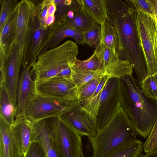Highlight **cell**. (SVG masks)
<instances>
[{"label":"cell","mask_w":157,"mask_h":157,"mask_svg":"<svg viewBox=\"0 0 157 157\" xmlns=\"http://www.w3.org/2000/svg\"><path fill=\"white\" fill-rule=\"evenodd\" d=\"M106 0L107 21L115 29L121 47L120 58L130 62L140 83L148 74L139 45L134 9L129 0Z\"/></svg>","instance_id":"6da1fadb"},{"label":"cell","mask_w":157,"mask_h":157,"mask_svg":"<svg viewBox=\"0 0 157 157\" xmlns=\"http://www.w3.org/2000/svg\"><path fill=\"white\" fill-rule=\"evenodd\" d=\"M120 79L119 104L129 118L137 135L145 138L157 120V100L146 96L132 75Z\"/></svg>","instance_id":"7a4b0ae2"},{"label":"cell","mask_w":157,"mask_h":157,"mask_svg":"<svg viewBox=\"0 0 157 157\" xmlns=\"http://www.w3.org/2000/svg\"><path fill=\"white\" fill-rule=\"evenodd\" d=\"M78 54L77 45L67 40L40 54L31 70L34 82L55 76L71 80V66L74 64Z\"/></svg>","instance_id":"3957f363"},{"label":"cell","mask_w":157,"mask_h":157,"mask_svg":"<svg viewBox=\"0 0 157 157\" xmlns=\"http://www.w3.org/2000/svg\"><path fill=\"white\" fill-rule=\"evenodd\" d=\"M137 135L129 118L119 105L107 124L89 138L93 149L91 157H106L117 146L136 140Z\"/></svg>","instance_id":"277c9868"},{"label":"cell","mask_w":157,"mask_h":157,"mask_svg":"<svg viewBox=\"0 0 157 157\" xmlns=\"http://www.w3.org/2000/svg\"><path fill=\"white\" fill-rule=\"evenodd\" d=\"M134 10L139 42L146 64L147 76L154 75L157 74L155 21L154 18L147 13Z\"/></svg>","instance_id":"5b68a950"},{"label":"cell","mask_w":157,"mask_h":157,"mask_svg":"<svg viewBox=\"0 0 157 157\" xmlns=\"http://www.w3.org/2000/svg\"><path fill=\"white\" fill-rule=\"evenodd\" d=\"M72 103L34 91L25 103L24 116L33 122L50 117H59Z\"/></svg>","instance_id":"8992f818"},{"label":"cell","mask_w":157,"mask_h":157,"mask_svg":"<svg viewBox=\"0 0 157 157\" xmlns=\"http://www.w3.org/2000/svg\"><path fill=\"white\" fill-rule=\"evenodd\" d=\"M39 8L36 6L29 26L24 51L22 66H31L41 53L50 31V26H44L40 23Z\"/></svg>","instance_id":"52a82bcc"},{"label":"cell","mask_w":157,"mask_h":157,"mask_svg":"<svg viewBox=\"0 0 157 157\" xmlns=\"http://www.w3.org/2000/svg\"><path fill=\"white\" fill-rule=\"evenodd\" d=\"M82 136L59 117L54 128L53 136L57 149L62 157H84Z\"/></svg>","instance_id":"ba28073f"},{"label":"cell","mask_w":157,"mask_h":157,"mask_svg":"<svg viewBox=\"0 0 157 157\" xmlns=\"http://www.w3.org/2000/svg\"><path fill=\"white\" fill-rule=\"evenodd\" d=\"M34 91L44 95L72 103L78 100V88L73 82L55 76L35 82Z\"/></svg>","instance_id":"9c48e42d"},{"label":"cell","mask_w":157,"mask_h":157,"mask_svg":"<svg viewBox=\"0 0 157 157\" xmlns=\"http://www.w3.org/2000/svg\"><path fill=\"white\" fill-rule=\"evenodd\" d=\"M18 47L13 43L6 56L0 55V71L11 102L16 109L17 91L22 63L19 56Z\"/></svg>","instance_id":"30bf717a"},{"label":"cell","mask_w":157,"mask_h":157,"mask_svg":"<svg viewBox=\"0 0 157 157\" xmlns=\"http://www.w3.org/2000/svg\"><path fill=\"white\" fill-rule=\"evenodd\" d=\"M120 79L109 78L101 94L98 109L96 117L98 132L109 122L119 105Z\"/></svg>","instance_id":"8fae6325"},{"label":"cell","mask_w":157,"mask_h":157,"mask_svg":"<svg viewBox=\"0 0 157 157\" xmlns=\"http://www.w3.org/2000/svg\"><path fill=\"white\" fill-rule=\"evenodd\" d=\"M59 117L82 136L89 138L98 132L96 119L82 107L78 100L73 102Z\"/></svg>","instance_id":"7c38bea8"},{"label":"cell","mask_w":157,"mask_h":157,"mask_svg":"<svg viewBox=\"0 0 157 157\" xmlns=\"http://www.w3.org/2000/svg\"><path fill=\"white\" fill-rule=\"evenodd\" d=\"M35 6L34 3L29 0H21L18 6V16L13 43L18 47L19 59L22 64L27 34Z\"/></svg>","instance_id":"4fadbf2b"},{"label":"cell","mask_w":157,"mask_h":157,"mask_svg":"<svg viewBox=\"0 0 157 157\" xmlns=\"http://www.w3.org/2000/svg\"><path fill=\"white\" fill-rule=\"evenodd\" d=\"M59 119V117H53L34 122L36 140H38L43 146L47 157H62L57 149L53 136L54 128Z\"/></svg>","instance_id":"5bb4252c"},{"label":"cell","mask_w":157,"mask_h":157,"mask_svg":"<svg viewBox=\"0 0 157 157\" xmlns=\"http://www.w3.org/2000/svg\"><path fill=\"white\" fill-rule=\"evenodd\" d=\"M68 37L73 38L78 44H84L82 31L64 25L60 20L56 19L50 25L49 33L40 54L49 48L57 47L61 41Z\"/></svg>","instance_id":"9a60e30c"},{"label":"cell","mask_w":157,"mask_h":157,"mask_svg":"<svg viewBox=\"0 0 157 157\" xmlns=\"http://www.w3.org/2000/svg\"><path fill=\"white\" fill-rule=\"evenodd\" d=\"M11 128L20 151L24 155L36 140L34 123L23 117L15 119Z\"/></svg>","instance_id":"2e32d148"},{"label":"cell","mask_w":157,"mask_h":157,"mask_svg":"<svg viewBox=\"0 0 157 157\" xmlns=\"http://www.w3.org/2000/svg\"><path fill=\"white\" fill-rule=\"evenodd\" d=\"M18 85L15 119L25 117V106L28 98L34 91L35 82L31 73V66L23 67Z\"/></svg>","instance_id":"e0dca14e"},{"label":"cell","mask_w":157,"mask_h":157,"mask_svg":"<svg viewBox=\"0 0 157 157\" xmlns=\"http://www.w3.org/2000/svg\"><path fill=\"white\" fill-rule=\"evenodd\" d=\"M23 155L13 135L11 125L0 116V157H21Z\"/></svg>","instance_id":"ac0fdd59"},{"label":"cell","mask_w":157,"mask_h":157,"mask_svg":"<svg viewBox=\"0 0 157 157\" xmlns=\"http://www.w3.org/2000/svg\"><path fill=\"white\" fill-rule=\"evenodd\" d=\"M18 6L9 16L0 32L1 55H7L13 44L18 16Z\"/></svg>","instance_id":"d6986e66"},{"label":"cell","mask_w":157,"mask_h":157,"mask_svg":"<svg viewBox=\"0 0 157 157\" xmlns=\"http://www.w3.org/2000/svg\"><path fill=\"white\" fill-rule=\"evenodd\" d=\"M81 10L102 26L108 18L106 0H77Z\"/></svg>","instance_id":"ffe728a7"},{"label":"cell","mask_w":157,"mask_h":157,"mask_svg":"<svg viewBox=\"0 0 157 157\" xmlns=\"http://www.w3.org/2000/svg\"><path fill=\"white\" fill-rule=\"evenodd\" d=\"M59 19L65 25L82 31L95 22L89 15L82 12L80 8L69 10L63 19Z\"/></svg>","instance_id":"44dd1931"},{"label":"cell","mask_w":157,"mask_h":157,"mask_svg":"<svg viewBox=\"0 0 157 157\" xmlns=\"http://www.w3.org/2000/svg\"><path fill=\"white\" fill-rule=\"evenodd\" d=\"M100 42L118 54L120 57L122 49L117 32L114 27L107 20L101 26Z\"/></svg>","instance_id":"7402d4cb"},{"label":"cell","mask_w":157,"mask_h":157,"mask_svg":"<svg viewBox=\"0 0 157 157\" xmlns=\"http://www.w3.org/2000/svg\"><path fill=\"white\" fill-rule=\"evenodd\" d=\"M139 140L122 144L112 150L106 157H139L143 148Z\"/></svg>","instance_id":"603a6c76"},{"label":"cell","mask_w":157,"mask_h":157,"mask_svg":"<svg viewBox=\"0 0 157 157\" xmlns=\"http://www.w3.org/2000/svg\"><path fill=\"white\" fill-rule=\"evenodd\" d=\"M16 115V108L12 103L7 90L3 85L0 86V116L12 125Z\"/></svg>","instance_id":"cb8c5ba5"},{"label":"cell","mask_w":157,"mask_h":157,"mask_svg":"<svg viewBox=\"0 0 157 157\" xmlns=\"http://www.w3.org/2000/svg\"><path fill=\"white\" fill-rule=\"evenodd\" d=\"M71 79L78 89L89 81L104 75L103 70L91 71L71 65Z\"/></svg>","instance_id":"d4e9b609"},{"label":"cell","mask_w":157,"mask_h":157,"mask_svg":"<svg viewBox=\"0 0 157 157\" xmlns=\"http://www.w3.org/2000/svg\"><path fill=\"white\" fill-rule=\"evenodd\" d=\"M104 75L109 78L121 77L129 75H132L133 68L129 61L120 59L103 70Z\"/></svg>","instance_id":"484cf974"},{"label":"cell","mask_w":157,"mask_h":157,"mask_svg":"<svg viewBox=\"0 0 157 157\" xmlns=\"http://www.w3.org/2000/svg\"><path fill=\"white\" fill-rule=\"evenodd\" d=\"M95 51L101 59L103 65V71L111 64L121 59L118 54L104 46L100 42L95 46Z\"/></svg>","instance_id":"4316f807"},{"label":"cell","mask_w":157,"mask_h":157,"mask_svg":"<svg viewBox=\"0 0 157 157\" xmlns=\"http://www.w3.org/2000/svg\"><path fill=\"white\" fill-rule=\"evenodd\" d=\"M74 65L78 67L91 71L103 70V65L97 52L95 51L93 55L88 59L85 60L75 59Z\"/></svg>","instance_id":"83f0119b"},{"label":"cell","mask_w":157,"mask_h":157,"mask_svg":"<svg viewBox=\"0 0 157 157\" xmlns=\"http://www.w3.org/2000/svg\"><path fill=\"white\" fill-rule=\"evenodd\" d=\"M101 27L95 22L88 28L82 31L84 44L91 46H95L99 43L101 39Z\"/></svg>","instance_id":"f1b7e54d"},{"label":"cell","mask_w":157,"mask_h":157,"mask_svg":"<svg viewBox=\"0 0 157 157\" xmlns=\"http://www.w3.org/2000/svg\"><path fill=\"white\" fill-rule=\"evenodd\" d=\"M104 75L94 78L78 89V100L86 99L91 97L96 90Z\"/></svg>","instance_id":"f546056e"},{"label":"cell","mask_w":157,"mask_h":157,"mask_svg":"<svg viewBox=\"0 0 157 157\" xmlns=\"http://www.w3.org/2000/svg\"><path fill=\"white\" fill-rule=\"evenodd\" d=\"M56 10V12L57 19H62L70 10L80 8L77 0H54Z\"/></svg>","instance_id":"4dcf8cb0"},{"label":"cell","mask_w":157,"mask_h":157,"mask_svg":"<svg viewBox=\"0 0 157 157\" xmlns=\"http://www.w3.org/2000/svg\"><path fill=\"white\" fill-rule=\"evenodd\" d=\"M140 84L143 93L146 96L157 100V82L155 75L147 76Z\"/></svg>","instance_id":"1f68e13d"},{"label":"cell","mask_w":157,"mask_h":157,"mask_svg":"<svg viewBox=\"0 0 157 157\" xmlns=\"http://www.w3.org/2000/svg\"><path fill=\"white\" fill-rule=\"evenodd\" d=\"M19 2L16 0H1L0 32L2 30L7 18L18 6Z\"/></svg>","instance_id":"d6a6232c"},{"label":"cell","mask_w":157,"mask_h":157,"mask_svg":"<svg viewBox=\"0 0 157 157\" xmlns=\"http://www.w3.org/2000/svg\"><path fill=\"white\" fill-rule=\"evenodd\" d=\"M136 10L140 11L155 17L152 0H129Z\"/></svg>","instance_id":"836d02e7"},{"label":"cell","mask_w":157,"mask_h":157,"mask_svg":"<svg viewBox=\"0 0 157 157\" xmlns=\"http://www.w3.org/2000/svg\"><path fill=\"white\" fill-rule=\"evenodd\" d=\"M143 149L147 153L157 151V120L147 140L144 144Z\"/></svg>","instance_id":"e575fe53"},{"label":"cell","mask_w":157,"mask_h":157,"mask_svg":"<svg viewBox=\"0 0 157 157\" xmlns=\"http://www.w3.org/2000/svg\"><path fill=\"white\" fill-rule=\"evenodd\" d=\"M24 157H45V151L41 143L36 140L32 144L24 155Z\"/></svg>","instance_id":"d590c367"},{"label":"cell","mask_w":157,"mask_h":157,"mask_svg":"<svg viewBox=\"0 0 157 157\" xmlns=\"http://www.w3.org/2000/svg\"><path fill=\"white\" fill-rule=\"evenodd\" d=\"M52 2V0H45L38 3L39 8V15L40 21L41 25L47 26L46 20L48 16V7Z\"/></svg>","instance_id":"8d00e7d4"},{"label":"cell","mask_w":157,"mask_h":157,"mask_svg":"<svg viewBox=\"0 0 157 157\" xmlns=\"http://www.w3.org/2000/svg\"><path fill=\"white\" fill-rule=\"evenodd\" d=\"M56 10V6L53 0L48 7V15H55Z\"/></svg>","instance_id":"74e56055"},{"label":"cell","mask_w":157,"mask_h":157,"mask_svg":"<svg viewBox=\"0 0 157 157\" xmlns=\"http://www.w3.org/2000/svg\"><path fill=\"white\" fill-rule=\"evenodd\" d=\"M139 157H157V151L147 153L145 155L141 154Z\"/></svg>","instance_id":"f35d334b"},{"label":"cell","mask_w":157,"mask_h":157,"mask_svg":"<svg viewBox=\"0 0 157 157\" xmlns=\"http://www.w3.org/2000/svg\"><path fill=\"white\" fill-rule=\"evenodd\" d=\"M154 16L157 19V0H152Z\"/></svg>","instance_id":"ab89813d"},{"label":"cell","mask_w":157,"mask_h":157,"mask_svg":"<svg viewBox=\"0 0 157 157\" xmlns=\"http://www.w3.org/2000/svg\"><path fill=\"white\" fill-rule=\"evenodd\" d=\"M155 21L156 25V32L155 37V46H156V58L157 63V19L155 17L154 18Z\"/></svg>","instance_id":"60d3db41"},{"label":"cell","mask_w":157,"mask_h":157,"mask_svg":"<svg viewBox=\"0 0 157 157\" xmlns=\"http://www.w3.org/2000/svg\"><path fill=\"white\" fill-rule=\"evenodd\" d=\"M155 79H156V81L157 82V74L155 75Z\"/></svg>","instance_id":"b9f144b4"},{"label":"cell","mask_w":157,"mask_h":157,"mask_svg":"<svg viewBox=\"0 0 157 157\" xmlns=\"http://www.w3.org/2000/svg\"><path fill=\"white\" fill-rule=\"evenodd\" d=\"M21 157H24V155H23Z\"/></svg>","instance_id":"7bdbcfd3"},{"label":"cell","mask_w":157,"mask_h":157,"mask_svg":"<svg viewBox=\"0 0 157 157\" xmlns=\"http://www.w3.org/2000/svg\"><path fill=\"white\" fill-rule=\"evenodd\" d=\"M45 157H47V156H46Z\"/></svg>","instance_id":"ee69618b"}]
</instances>
